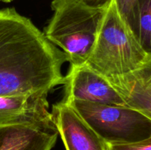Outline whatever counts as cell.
Returning a JSON list of instances; mask_svg holds the SVG:
<instances>
[{"instance_id": "cell-1", "label": "cell", "mask_w": 151, "mask_h": 150, "mask_svg": "<svg viewBox=\"0 0 151 150\" xmlns=\"http://www.w3.org/2000/svg\"><path fill=\"white\" fill-rule=\"evenodd\" d=\"M68 57L28 18L0 10V96L47 93L64 84Z\"/></svg>"}, {"instance_id": "cell-9", "label": "cell", "mask_w": 151, "mask_h": 150, "mask_svg": "<svg viewBox=\"0 0 151 150\" xmlns=\"http://www.w3.org/2000/svg\"><path fill=\"white\" fill-rule=\"evenodd\" d=\"M58 136L56 128L32 124L1 125L0 150H51Z\"/></svg>"}, {"instance_id": "cell-8", "label": "cell", "mask_w": 151, "mask_h": 150, "mask_svg": "<svg viewBox=\"0 0 151 150\" xmlns=\"http://www.w3.org/2000/svg\"><path fill=\"white\" fill-rule=\"evenodd\" d=\"M106 79L127 107L151 118V64Z\"/></svg>"}, {"instance_id": "cell-5", "label": "cell", "mask_w": 151, "mask_h": 150, "mask_svg": "<svg viewBox=\"0 0 151 150\" xmlns=\"http://www.w3.org/2000/svg\"><path fill=\"white\" fill-rule=\"evenodd\" d=\"M64 97L62 101L72 100L111 105L125 106L123 100L106 79L86 64L70 65L64 76Z\"/></svg>"}, {"instance_id": "cell-14", "label": "cell", "mask_w": 151, "mask_h": 150, "mask_svg": "<svg viewBox=\"0 0 151 150\" xmlns=\"http://www.w3.org/2000/svg\"><path fill=\"white\" fill-rule=\"evenodd\" d=\"M13 0H5V1H4V2L5 3H10V2H11V1H13Z\"/></svg>"}, {"instance_id": "cell-2", "label": "cell", "mask_w": 151, "mask_h": 150, "mask_svg": "<svg viewBox=\"0 0 151 150\" xmlns=\"http://www.w3.org/2000/svg\"><path fill=\"white\" fill-rule=\"evenodd\" d=\"M84 64L105 78L151 64V54L142 48L120 16L114 0L105 12L94 46Z\"/></svg>"}, {"instance_id": "cell-11", "label": "cell", "mask_w": 151, "mask_h": 150, "mask_svg": "<svg viewBox=\"0 0 151 150\" xmlns=\"http://www.w3.org/2000/svg\"><path fill=\"white\" fill-rule=\"evenodd\" d=\"M118 12L134 33L139 0H114Z\"/></svg>"}, {"instance_id": "cell-3", "label": "cell", "mask_w": 151, "mask_h": 150, "mask_svg": "<svg viewBox=\"0 0 151 150\" xmlns=\"http://www.w3.org/2000/svg\"><path fill=\"white\" fill-rule=\"evenodd\" d=\"M53 15L44 28L49 41L60 48L70 65L86 62L107 8H94L81 0H53Z\"/></svg>"}, {"instance_id": "cell-7", "label": "cell", "mask_w": 151, "mask_h": 150, "mask_svg": "<svg viewBox=\"0 0 151 150\" xmlns=\"http://www.w3.org/2000/svg\"><path fill=\"white\" fill-rule=\"evenodd\" d=\"M51 113L66 150H106L103 140L69 104L59 101Z\"/></svg>"}, {"instance_id": "cell-15", "label": "cell", "mask_w": 151, "mask_h": 150, "mask_svg": "<svg viewBox=\"0 0 151 150\" xmlns=\"http://www.w3.org/2000/svg\"><path fill=\"white\" fill-rule=\"evenodd\" d=\"M1 1H2V2H4V1H5V0H0V2H1Z\"/></svg>"}, {"instance_id": "cell-10", "label": "cell", "mask_w": 151, "mask_h": 150, "mask_svg": "<svg viewBox=\"0 0 151 150\" xmlns=\"http://www.w3.org/2000/svg\"><path fill=\"white\" fill-rule=\"evenodd\" d=\"M134 34L142 48L151 54V0H139Z\"/></svg>"}, {"instance_id": "cell-6", "label": "cell", "mask_w": 151, "mask_h": 150, "mask_svg": "<svg viewBox=\"0 0 151 150\" xmlns=\"http://www.w3.org/2000/svg\"><path fill=\"white\" fill-rule=\"evenodd\" d=\"M47 96V93L0 96V126L32 124L55 128Z\"/></svg>"}, {"instance_id": "cell-4", "label": "cell", "mask_w": 151, "mask_h": 150, "mask_svg": "<svg viewBox=\"0 0 151 150\" xmlns=\"http://www.w3.org/2000/svg\"><path fill=\"white\" fill-rule=\"evenodd\" d=\"M104 143H131L151 138V118L125 106L81 100L66 103Z\"/></svg>"}, {"instance_id": "cell-12", "label": "cell", "mask_w": 151, "mask_h": 150, "mask_svg": "<svg viewBox=\"0 0 151 150\" xmlns=\"http://www.w3.org/2000/svg\"><path fill=\"white\" fill-rule=\"evenodd\" d=\"M106 150H151V138L131 143H105Z\"/></svg>"}, {"instance_id": "cell-13", "label": "cell", "mask_w": 151, "mask_h": 150, "mask_svg": "<svg viewBox=\"0 0 151 150\" xmlns=\"http://www.w3.org/2000/svg\"><path fill=\"white\" fill-rule=\"evenodd\" d=\"M86 5L94 8H107L114 0H81Z\"/></svg>"}]
</instances>
